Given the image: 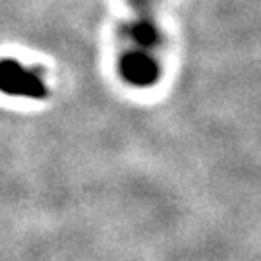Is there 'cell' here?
I'll return each mask as SVG.
<instances>
[{
  "label": "cell",
  "mask_w": 261,
  "mask_h": 261,
  "mask_svg": "<svg viewBox=\"0 0 261 261\" xmlns=\"http://www.w3.org/2000/svg\"><path fill=\"white\" fill-rule=\"evenodd\" d=\"M120 72L126 77V82L134 85H153L159 77V66L145 50H132L122 56Z\"/></svg>",
  "instance_id": "cell-2"
},
{
  "label": "cell",
  "mask_w": 261,
  "mask_h": 261,
  "mask_svg": "<svg viewBox=\"0 0 261 261\" xmlns=\"http://www.w3.org/2000/svg\"><path fill=\"white\" fill-rule=\"evenodd\" d=\"M128 35L134 43H138L141 48H151L157 47L161 37H159V31L155 28V23L149 19H140L136 23H132L128 28Z\"/></svg>",
  "instance_id": "cell-3"
},
{
  "label": "cell",
  "mask_w": 261,
  "mask_h": 261,
  "mask_svg": "<svg viewBox=\"0 0 261 261\" xmlns=\"http://www.w3.org/2000/svg\"><path fill=\"white\" fill-rule=\"evenodd\" d=\"M0 91L8 95H23L29 99H43L47 87L35 70H29L12 58L0 60Z\"/></svg>",
  "instance_id": "cell-1"
},
{
  "label": "cell",
  "mask_w": 261,
  "mask_h": 261,
  "mask_svg": "<svg viewBox=\"0 0 261 261\" xmlns=\"http://www.w3.org/2000/svg\"><path fill=\"white\" fill-rule=\"evenodd\" d=\"M138 2H145V0H138Z\"/></svg>",
  "instance_id": "cell-4"
}]
</instances>
